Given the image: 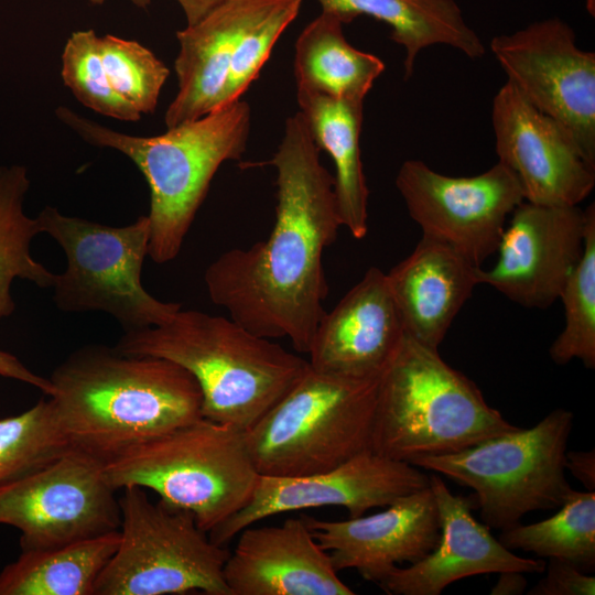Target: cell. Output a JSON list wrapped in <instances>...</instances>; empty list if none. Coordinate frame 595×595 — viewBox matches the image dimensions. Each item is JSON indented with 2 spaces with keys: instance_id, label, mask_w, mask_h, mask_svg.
Returning a JSON list of instances; mask_svg holds the SVG:
<instances>
[{
  "instance_id": "4316f807",
  "label": "cell",
  "mask_w": 595,
  "mask_h": 595,
  "mask_svg": "<svg viewBox=\"0 0 595 595\" xmlns=\"http://www.w3.org/2000/svg\"><path fill=\"white\" fill-rule=\"evenodd\" d=\"M29 187L24 166H0V321L14 312L10 292L14 279L41 289H52L55 280V273L31 255V242L42 229L39 219L23 209Z\"/></svg>"
},
{
  "instance_id": "e575fe53",
  "label": "cell",
  "mask_w": 595,
  "mask_h": 595,
  "mask_svg": "<svg viewBox=\"0 0 595 595\" xmlns=\"http://www.w3.org/2000/svg\"><path fill=\"white\" fill-rule=\"evenodd\" d=\"M0 376L31 385L48 397L53 393L48 378L34 374L14 355L2 350H0Z\"/></svg>"
},
{
  "instance_id": "7c38bea8",
  "label": "cell",
  "mask_w": 595,
  "mask_h": 595,
  "mask_svg": "<svg viewBox=\"0 0 595 595\" xmlns=\"http://www.w3.org/2000/svg\"><path fill=\"white\" fill-rule=\"evenodd\" d=\"M489 48L521 94L558 121L595 167V53L576 44L560 18L491 39Z\"/></svg>"
},
{
  "instance_id": "ffe728a7",
  "label": "cell",
  "mask_w": 595,
  "mask_h": 595,
  "mask_svg": "<svg viewBox=\"0 0 595 595\" xmlns=\"http://www.w3.org/2000/svg\"><path fill=\"white\" fill-rule=\"evenodd\" d=\"M404 337L402 320L387 274L377 267L320 320L309 365L350 378L379 377Z\"/></svg>"
},
{
  "instance_id": "f546056e",
  "label": "cell",
  "mask_w": 595,
  "mask_h": 595,
  "mask_svg": "<svg viewBox=\"0 0 595 595\" xmlns=\"http://www.w3.org/2000/svg\"><path fill=\"white\" fill-rule=\"evenodd\" d=\"M301 3L302 0L251 1L237 36L228 78L216 109L240 99L259 76L280 35L299 14Z\"/></svg>"
},
{
  "instance_id": "74e56055",
  "label": "cell",
  "mask_w": 595,
  "mask_h": 595,
  "mask_svg": "<svg viewBox=\"0 0 595 595\" xmlns=\"http://www.w3.org/2000/svg\"><path fill=\"white\" fill-rule=\"evenodd\" d=\"M186 17L187 25L194 24L226 0H176Z\"/></svg>"
},
{
  "instance_id": "30bf717a",
  "label": "cell",
  "mask_w": 595,
  "mask_h": 595,
  "mask_svg": "<svg viewBox=\"0 0 595 595\" xmlns=\"http://www.w3.org/2000/svg\"><path fill=\"white\" fill-rule=\"evenodd\" d=\"M119 497V544L94 595H230L223 570L230 551L212 541L190 511L128 486Z\"/></svg>"
},
{
  "instance_id": "6da1fadb",
  "label": "cell",
  "mask_w": 595,
  "mask_h": 595,
  "mask_svg": "<svg viewBox=\"0 0 595 595\" xmlns=\"http://www.w3.org/2000/svg\"><path fill=\"white\" fill-rule=\"evenodd\" d=\"M303 115L285 121L268 162L277 171V206L267 239L232 248L205 270L212 302L251 333L288 338L307 354L324 313L328 285L323 255L342 226L334 176L321 163Z\"/></svg>"
},
{
  "instance_id": "3957f363",
  "label": "cell",
  "mask_w": 595,
  "mask_h": 595,
  "mask_svg": "<svg viewBox=\"0 0 595 595\" xmlns=\"http://www.w3.org/2000/svg\"><path fill=\"white\" fill-rule=\"evenodd\" d=\"M125 355L165 358L187 370L202 392V415L242 431L296 382L307 359L258 336L231 317L180 309L166 322L125 332Z\"/></svg>"
},
{
  "instance_id": "7a4b0ae2",
  "label": "cell",
  "mask_w": 595,
  "mask_h": 595,
  "mask_svg": "<svg viewBox=\"0 0 595 595\" xmlns=\"http://www.w3.org/2000/svg\"><path fill=\"white\" fill-rule=\"evenodd\" d=\"M48 379V399L71 448L104 463L203 418L196 380L165 358L86 345L71 353Z\"/></svg>"
},
{
  "instance_id": "d6986e66",
  "label": "cell",
  "mask_w": 595,
  "mask_h": 595,
  "mask_svg": "<svg viewBox=\"0 0 595 595\" xmlns=\"http://www.w3.org/2000/svg\"><path fill=\"white\" fill-rule=\"evenodd\" d=\"M223 575L230 595H354L304 517L249 526L238 534Z\"/></svg>"
},
{
  "instance_id": "2e32d148",
  "label": "cell",
  "mask_w": 595,
  "mask_h": 595,
  "mask_svg": "<svg viewBox=\"0 0 595 595\" xmlns=\"http://www.w3.org/2000/svg\"><path fill=\"white\" fill-rule=\"evenodd\" d=\"M510 216L498 260L488 270L478 268V283L524 307H549L583 255L586 212L522 201Z\"/></svg>"
},
{
  "instance_id": "603a6c76",
  "label": "cell",
  "mask_w": 595,
  "mask_h": 595,
  "mask_svg": "<svg viewBox=\"0 0 595 595\" xmlns=\"http://www.w3.org/2000/svg\"><path fill=\"white\" fill-rule=\"evenodd\" d=\"M296 99L313 140L335 165L334 188L342 226L361 239L368 231L369 197L360 153L364 101L304 89H296Z\"/></svg>"
},
{
  "instance_id": "cb8c5ba5",
  "label": "cell",
  "mask_w": 595,
  "mask_h": 595,
  "mask_svg": "<svg viewBox=\"0 0 595 595\" xmlns=\"http://www.w3.org/2000/svg\"><path fill=\"white\" fill-rule=\"evenodd\" d=\"M322 10L345 24L369 15L390 26V39L404 48V79L412 76L419 53L432 45L451 46L472 60L486 48L455 0H317Z\"/></svg>"
},
{
  "instance_id": "e0dca14e",
  "label": "cell",
  "mask_w": 595,
  "mask_h": 595,
  "mask_svg": "<svg viewBox=\"0 0 595 595\" xmlns=\"http://www.w3.org/2000/svg\"><path fill=\"white\" fill-rule=\"evenodd\" d=\"M303 517L336 571L353 569L376 584L393 567L426 556L441 538L439 509L430 485L369 516L347 520Z\"/></svg>"
},
{
  "instance_id": "ba28073f",
  "label": "cell",
  "mask_w": 595,
  "mask_h": 595,
  "mask_svg": "<svg viewBox=\"0 0 595 595\" xmlns=\"http://www.w3.org/2000/svg\"><path fill=\"white\" fill-rule=\"evenodd\" d=\"M573 420L571 411L559 408L530 429L411 464L472 488L483 522L502 531L531 511L559 508L574 490L565 476Z\"/></svg>"
},
{
  "instance_id": "d4e9b609",
  "label": "cell",
  "mask_w": 595,
  "mask_h": 595,
  "mask_svg": "<svg viewBox=\"0 0 595 595\" xmlns=\"http://www.w3.org/2000/svg\"><path fill=\"white\" fill-rule=\"evenodd\" d=\"M344 24L335 12L322 10L303 29L295 42L296 89L364 101L385 64L349 44Z\"/></svg>"
},
{
  "instance_id": "8fae6325",
  "label": "cell",
  "mask_w": 595,
  "mask_h": 595,
  "mask_svg": "<svg viewBox=\"0 0 595 595\" xmlns=\"http://www.w3.org/2000/svg\"><path fill=\"white\" fill-rule=\"evenodd\" d=\"M104 462L69 448L0 486V524L18 529L21 551L44 550L117 531L121 513Z\"/></svg>"
},
{
  "instance_id": "f1b7e54d",
  "label": "cell",
  "mask_w": 595,
  "mask_h": 595,
  "mask_svg": "<svg viewBox=\"0 0 595 595\" xmlns=\"http://www.w3.org/2000/svg\"><path fill=\"white\" fill-rule=\"evenodd\" d=\"M586 227L583 255L563 286L559 299L564 306V328L552 343L553 363L565 365L580 359L595 368V206L585 208Z\"/></svg>"
},
{
  "instance_id": "52a82bcc",
  "label": "cell",
  "mask_w": 595,
  "mask_h": 595,
  "mask_svg": "<svg viewBox=\"0 0 595 595\" xmlns=\"http://www.w3.org/2000/svg\"><path fill=\"white\" fill-rule=\"evenodd\" d=\"M378 380L326 374L309 365L245 431L258 473L277 477L320 473L371 450Z\"/></svg>"
},
{
  "instance_id": "83f0119b",
  "label": "cell",
  "mask_w": 595,
  "mask_h": 595,
  "mask_svg": "<svg viewBox=\"0 0 595 595\" xmlns=\"http://www.w3.org/2000/svg\"><path fill=\"white\" fill-rule=\"evenodd\" d=\"M553 516L502 530L498 540L509 550L573 563L584 572L595 569V491L573 490Z\"/></svg>"
},
{
  "instance_id": "1f68e13d",
  "label": "cell",
  "mask_w": 595,
  "mask_h": 595,
  "mask_svg": "<svg viewBox=\"0 0 595 595\" xmlns=\"http://www.w3.org/2000/svg\"><path fill=\"white\" fill-rule=\"evenodd\" d=\"M98 48L110 94L139 115L153 112L170 75L165 64L139 42L111 34L98 36Z\"/></svg>"
},
{
  "instance_id": "ab89813d",
  "label": "cell",
  "mask_w": 595,
  "mask_h": 595,
  "mask_svg": "<svg viewBox=\"0 0 595 595\" xmlns=\"http://www.w3.org/2000/svg\"><path fill=\"white\" fill-rule=\"evenodd\" d=\"M585 8L589 15H595V0H585Z\"/></svg>"
},
{
  "instance_id": "5bb4252c",
  "label": "cell",
  "mask_w": 595,
  "mask_h": 595,
  "mask_svg": "<svg viewBox=\"0 0 595 595\" xmlns=\"http://www.w3.org/2000/svg\"><path fill=\"white\" fill-rule=\"evenodd\" d=\"M429 485L430 475L420 467L367 450L320 473L260 475L249 501L208 536L226 545L241 530L268 517L320 507H343L349 518H356Z\"/></svg>"
},
{
  "instance_id": "9c48e42d",
  "label": "cell",
  "mask_w": 595,
  "mask_h": 595,
  "mask_svg": "<svg viewBox=\"0 0 595 595\" xmlns=\"http://www.w3.org/2000/svg\"><path fill=\"white\" fill-rule=\"evenodd\" d=\"M66 257L64 272L55 274L53 302L64 312L101 311L125 332L160 325L181 309L163 302L142 285L149 256L150 220L140 216L125 226H109L62 214L52 206L36 217Z\"/></svg>"
},
{
  "instance_id": "8d00e7d4",
  "label": "cell",
  "mask_w": 595,
  "mask_h": 595,
  "mask_svg": "<svg viewBox=\"0 0 595 595\" xmlns=\"http://www.w3.org/2000/svg\"><path fill=\"white\" fill-rule=\"evenodd\" d=\"M493 586L491 595H520L524 593L528 582L524 573L519 571H504Z\"/></svg>"
},
{
  "instance_id": "277c9868",
  "label": "cell",
  "mask_w": 595,
  "mask_h": 595,
  "mask_svg": "<svg viewBox=\"0 0 595 595\" xmlns=\"http://www.w3.org/2000/svg\"><path fill=\"white\" fill-rule=\"evenodd\" d=\"M250 107L238 99L153 137H136L58 107L57 118L88 143L128 156L150 188L149 257L158 264L174 260L219 166L239 160L250 131Z\"/></svg>"
},
{
  "instance_id": "4fadbf2b",
  "label": "cell",
  "mask_w": 595,
  "mask_h": 595,
  "mask_svg": "<svg viewBox=\"0 0 595 595\" xmlns=\"http://www.w3.org/2000/svg\"><path fill=\"white\" fill-rule=\"evenodd\" d=\"M396 186L422 236L452 246L478 267L497 251L507 218L524 201L516 175L499 161L478 175L456 177L407 160Z\"/></svg>"
},
{
  "instance_id": "484cf974",
  "label": "cell",
  "mask_w": 595,
  "mask_h": 595,
  "mask_svg": "<svg viewBox=\"0 0 595 595\" xmlns=\"http://www.w3.org/2000/svg\"><path fill=\"white\" fill-rule=\"evenodd\" d=\"M119 530L65 545L21 551L0 572V595H94L117 550Z\"/></svg>"
},
{
  "instance_id": "9a60e30c",
  "label": "cell",
  "mask_w": 595,
  "mask_h": 595,
  "mask_svg": "<svg viewBox=\"0 0 595 595\" xmlns=\"http://www.w3.org/2000/svg\"><path fill=\"white\" fill-rule=\"evenodd\" d=\"M491 125L499 162L516 175L524 201L578 206L589 196L595 167L570 133L509 80L493 99Z\"/></svg>"
},
{
  "instance_id": "4dcf8cb0",
  "label": "cell",
  "mask_w": 595,
  "mask_h": 595,
  "mask_svg": "<svg viewBox=\"0 0 595 595\" xmlns=\"http://www.w3.org/2000/svg\"><path fill=\"white\" fill-rule=\"evenodd\" d=\"M69 448L50 399L1 419L0 486L36 470Z\"/></svg>"
},
{
  "instance_id": "d590c367",
  "label": "cell",
  "mask_w": 595,
  "mask_h": 595,
  "mask_svg": "<svg viewBox=\"0 0 595 595\" xmlns=\"http://www.w3.org/2000/svg\"><path fill=\"white\" fill-rule=\"evenodd\" d=\"M565 469L580 480L587 490L595 489V451H566Z\"/></svg>"
},
{
  "instance_id": "5b68a950",
  "label": "cell",
  "mask_w": 595,
  "mask_h": 595,
  "mask_svg": "<svg viewBox=\"0 0 595 595\" xmlns=\"http://www.w3.org/2000/svg\"><path fill=\"white\" fill-rule=\"evenodd\" d=\"M439 349L404 334L379 376L371 451L413 461L458 452L517 429Z\"/></svg>"
},
{
  "instance_id": "44dd1931",
  "label": "cell",
  "mask_w": 595,
  "mask_h": 595,
  "mask_svg": "<svg viewBox=\"0 0 595 595\" xmlns=\"http://www.w3.org/2000/svg\"><path fill=\"white\" fill-rule=\"evenodd\" d=\"M478 268L452 246L422 236L413 251L386 273L404 334L439 349L479 284Z\"/></svg>"
},
{
  "instance_id": "836d02e7",
  "label": "cell",
  "mask_w": 595,
  "mask_h": 595,
  "mask_svg": "<svg viewBox=\"0 0 595 595\" xmlns=\"http://www.w3.org/2000/svg\"><path fill=\"white\" fill-rule=\"evenodd\" d=\"M545 576L530 591L529 595H594L595 577L571 562L548 559Z\"/></svg>"
},
{
  "instance_id": "d6a6232c",
  "label": "cell",
  "mask_w": 595,
  "mask_h": 595,
  "mask_svg": "<svg viewBox=\"0 0 595 595\" xmlns=\"http://www.w3.org/2000/svg\"><path fill=\"white\" fill-rule=\"evenodd\" d=\"M62 78L77 100L96 112L123 121L141 118L120 105L106 88L98 35L94 30L75 31L67 39L62 54Z\"/></svg>"
},
{
  "instance_id": "7402d4cb",
  "label": "cell",
  "mask_w": 595,
  "mask_h": 595,
  "mask_svg": "<svg viewBox=\"0 0 595 595\" xmlns=\"http://www.w3.org/2000/svg\"><path fill=\"white\" fill-rule=\"evenodd\" d=\"M251 1L226 0L196 23L176 32L180 52L174 69L178 90L164 115L166 128L216 109Z\"/></svg>"
},
{
  "instance_id": "ac0fdd59",
  "label": "cell",
  "mask_w": 595,
  "mask_h": 595,
  "mask_svg": "<svg viewBox=\"0 0 595 595\" xmlns=\"http://www.w3.org/2000/svg\"><path fill=\"white\" fill-rule=\"evenodd\" d=\"M430 488L440 516L439 544L420 561L393 567L378 583L385 593L440 595L450 584L473 575L544 572V560L516 555L474 518V496L454 495L437 474L430 475Z\"/></svg>"
},
{
  "instance_id": "f35d334b",
  "label": "cell",
  "mask_w": 595,
  "mask_h": 595,
  "mask_svg": "<svg viewBox=\"0 0 595 595\" xmlns=\"http://www.w3.org/2000/svg\"><path fill=\"white\" fill-rule=\"evenodd\" d=\"M91 4L99 6L104 4L106 0H89ZM134 6L145 9L148 6H150L151 0H130Z\"/></svg>"
},
{
  "instance_id": "8992f818",
  "label": "cell",
  "mask_w": 595,
  "mask_h": 595,
  "mask_svg": "<svg viewBox=\"0 0 595 595\" xmlns=\"http://www.w3.org/2000/svg\"><path fill=\"white\" fill-rule=\"evenodd\" d=\"M104 473L116 490L138 486L190 511L208 534L249 501L260 477L245 431L206 418L123 451Z\"/></svg>"
}]
</instances>
